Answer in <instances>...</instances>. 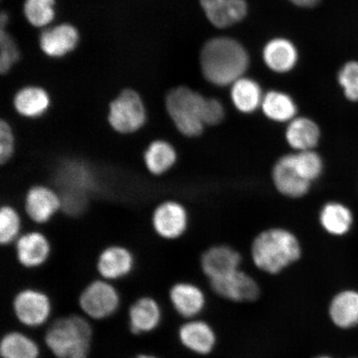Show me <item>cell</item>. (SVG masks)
<instances>
[{"instance_id":"17","label":"cell","mask_w":358,"mask_h":358,"mask_svg":"<svg viewBox=\"0 0 358 358\" xmlns=\"http://www.w3.org/2000/svg\"><path fill=\"white\" fill-rule=\"evenodd\" d=\"M330 324L343 332L358 328V289L344 287L335 292L327 306Z\"/></svg>"},{"instance_id":"11","label":"cell","mask_w":358,"mask_h":358,"mask_svg":"<svg viewBox=\"0 0 358 358\" xmlns=\"http://www.w3.org/2000/svg\"><path fill=\"white\" fill-rule=\"evenodd\" d=\"M208 283L217 296L231 303H253L262 292L257 280L243 268L222 278L209 280Z\"/></svg>"},{"instance_id":"14","label":"cell","mask_w":358,"mask_h":358,"mask_svg":"<svg viewBox=\"0 0 358 358\" xmlns=\"http://www.w3.org/2000/svg\"><path fill=\"white\" fill-rule=\"evenodd\" d=\"M52 97L48 90L38 85H27L15 92L12 107L15 115L27 122L42 120L50 113Z\"/></svg>"},{"instance_id":"21","label":"cell","mask_w":358,"mask_h":358,"mask_svg":"<svg viewBox=\"0 0 358 358\" xmlns=\"http://www.w3.org/2000/svg\"><path fill=\"white\" fill-rule=\"evenodd\" d=\"M208 20L219 29L243 21L248 12L245 0H199Z\"/></svg>"},{"instance_id":"26","label":"cell","mask_w":358,"mask_h":358,"mask_svg":"<svg viewBox=\"0 0 358 358\" xmlns=\"http://www.w3.org/2000/svg\"><path fill=\"white\" fill-rule=\"evenodd\" d=\"M261 110L272 122L287 124L298 115V106L292 97L280 91H270L264 95Z\"/></svg>"},{"instance_id":"7","label":"cell","mask_w":358,"mask_h":358,"mask_svg":"<svg viewBox=\"0 0 358 358\" xmlns=\"http://www.w3.org/2000/svg\"><path fill=\"white\" fill-rule=\"evenodd\" d=\"M190 215L182 201L166 199L158 201L150 214V227L159 239L174 241L182 238L189 230Z\"/></svg>"},{"instance_id":"33","label":"cell","mask_w":358,"mask_h":358,"mask_svg":"<svg viewBox=\"0 0 358 358\" xmlns=\"http://www.w3.org/2000/svg\"><path fill=\"white\" fill-rule=\"evenodd\" d=\"M19 138L15 124L10 119H0V165L4 166L15 158Z\"/></svg>"},{"instance_id":"4","label":"cell","mask_w":358,"mask_h":358,"mask_svg":"<svg viewBox=\"0 0 358 358\" xmlns=\"http://www.w3.org/2000/svg\"><path fill=\"white\" fill-rule=\"evenodd\" d=\"M150 120V112L144 97L132 87L120 90L107 105L105 122L116 136H137L145 131Z\"/></svg>"},{"instance_id":"29","label":"cell","mask_w":358,"mask_h":358,"mask_svg":"<svg viewBox=\"0 0 358 358\" xmlns=\"http://www.w3.org/2000/svg\"><path fill=\"white\" fill-rule=\"evenodd\" d=\"M0 356L2 358H38V343L28 335L10 331L4 334L0 341Z\"/></svg>"},{"instance_id":"39","label":"cell","mask_w":358,"mask_h":358,"mask_svg":"<svg viewBox=\"0 0 358 358\" xmlns=\"http://www.w3.org/2000/svg\"><path fill=\"white\" fill-rule=\"evenodd\" d=\"M348 358H358V357H348Z\"/></svg>"},{"instance_id":"3","label":"cell","mask_w":358,"mask_h":358,"mask_svg":"<svg viewBox=\"0 0 358 358\" xmlns=\"http://www.w3.org/2000/svg\"><path fill=\"white\" fill-rule=\"evenodd\" d=\"M93 330L85 317L71 315L59 317L48 326L44 343L57 358H88Z\"/></svg>"},{"instance_id":"8","label":"cell","mask_w":358,"mask_h":358,"mask_svg":"<svg viewBox=\"0 0 358 358\" xmlns=\"http://www.w3.org/2000/svg\"><path fill=\"white\" fill-rule=\"evenodd\" d=\"M17 264L27 270L46 265L53 252L50 236L43 228L29 227L12 245Z\"/></svg>"},{"instance_id":"15","label":"cell","mask_w":358,"mask_h":358,"mask_svg":"<svg viewBox=\"0 0 358 358\" xmlns=\"http://www.w3.org/2000/svg\"><path fill=\"white\" fill-rule=\"evenodd\" d=\"M178 338L187 351L199 357L211 355L218 343L216 329L209 322L201 317L185 320L179 327Z\"/></svg>"},{"instance_id":"36","label":"cell","mask_w":358,"mask_h":358,"mask_svg":"<svg viewBox=\"0 0 358 358\" xmlns=\"http://www.w3.org/2000/svg\"><path fill=\"white\" fill-rule=\"evenodd\" d=\"M294 6L304 8H310L317 6L321 0H288Z\"/></svg>"},{"instance_id":"24","label":"cell","mask_w":358,"mask_h":358,"mask_svg":"<svg viewBox=\"0 0 358 358\" xmlns=\"http://www.w3.org/2000/svg\"><path fill=\"white\" fill-rule=\"evenodd\" d=\"M262 57L268 69L276 73H286L296 65L298 51L289 40L277 38L266 44Z\"/></svg>"},{"instance_id":"37","label":"cell","mask_w":358,"mask_h":358,"mask_svg":"<svg viewBox=\"0 0 358 358\" xmlns=\"http://www.w3.org/2000/svg\"><path fill=\"white\" fill-rule=\"evenodd\" d=\"M134 358H158L155 355H146V353H143V355H138L136 357H134Z\"/></svg>"},{"instance_id":"2","label":"cell","mask_w":358,"mask_h":358,"mask_svg":"<svg viewBox=\"0 0 358 358\" xmlns=\"http://www.w3.org/2000/svg\"><path fill=\"white\" fill-rule=\"evenodd\" d=\"M250 253L258 271L278 275L299 262L303 248L294 232L284 227H271L255 237Z\"/></svg>"},{"instance_id":"6","label":"cell","mask_w":358,"mask_h":358,"mask_svg":"<svg viewBox=\"0 0 358 358\" xmlns=\"http://www.w3.org/2000/svg\"><path fill=\"white\" fill-rule=\"evenodd\" d=\"M19 207L24 214L26 225L44 228L51 224L62 213L60 192L50 183L36 182L22 194Z\"/></svg>"},{"instance_id":"9","label":"cell","mask_w":358,"mask_h":358,"mask_svg":"<svg viewBox=\"0 0 358 358\" xmlns=\"http://www.w3.org/2000/svg\"><path fill=\"white\" fill-rule=\"evenodd\" d=\"M120 298L118 290L104 279L92 280L79 296V306L92 320H106L118 310Z\"/></svg>"},{"instance_id":"30","label":"cell","mask_w":358,"mask_h":358,"mask_svg":"<svg viewBox=\"0 0 358 358\" xmlns=\"http://www.w3.org/2000/svg\"><path fill=\"white\" fill-rule=\"evenodd\" d=\"M8 13L0 16V73L7 75L21 59V52L13 36L8 32Z\"/></svg>"},{"instance_id":"19","label":"cell","mask_w":358,"mask_h":358,"mask_svg":"<svg viewBox=\"0 0 358 358\" xmlns=\"http://www.w3.org/2000/svg\"><path fill=\"white\" fill-rule=\"evenodd\" d=\"M271 179L277 192L291 199L303 198L312 186V183L304 180L295 169L292 153L282 155L275 161Z\"/></svg>"},{"instance_id":"35","label":"cell","mask_w":358,"mask_h":358,"mask_svg":"<svg viewBox=\"0 0 358 358\" xmlns=\"http://www.w3.org/2000/svg\"><path fill=\"white\" fill-rule=\"evenodd\" d=\"M226 116V110L221 101L216 98H206L203 122L206 127H217Z\"/></svg>"},{"instance_id":"20","label":"cell","mask_w":358,"mask_h":358,"mask_svg":"<svg viewBox=\"0 0 358 358\" xmlns=\"http://www.w3.org/2000/svg\"><path fill=\"white\" fill-rule=\"evenodd\" d=\"M38 43L44 55L50 58H62L78 47L80 33L73 24L62 22L44 29L39 36Z\"/></svg>"},{"instance_id":"31","label":"cell","mask_w":358,"mask_h":358,"mask_svg":"<svg viewBox=\"0 0 358 358\" xmlns=\"http://www.w3.org/2000/svg\"><path fill=\"white\" fill-rule=\"evenodd\" d=\"M56 6V0H24L22 11L31 26L46 29L55 20Z\"/></svg>"},{"instance_id":"34","label":"cell","mask_w":358,"mask_h":358,"mask_svg":"<svg viewBox=\"0 0 358 358\" xmlns=\"http://www.w3.org/2000/svg\"><path fill=\"white\" fill-rule=\"evenodd\" d=\"M338 83L348 100L358 101V62H349L338 73Z\"/></svg>"},{"instance_id":"18","label":"cell","mask_w":358,"mask_h":358,"mask_svg":"<svg viewBox=\"0 0 358 358\" xmlns=\"http://www.w3.org/2000/svg\"><path fill=\"white\" fill-rule=\"evenodd\" d=\"M243 257L231 245L220 244L210 246L200 257V268L209 280L222 278L241 270Z\"/></svg>"},{"instance_id":"13","label":"cell","mask_w":358,"mask_h":358,"mask_svg":"<svg viewBox=\"0 0 358 358\" xmlns=\"http://www.w3.org/2000/svg\"><path fill=\"white\" fill-rule=\"evenodd\" d=\"M143 168L152 178L166 176L176 167L179 160L177 147L168 138L161 136L149 138L141 152Z\"/></svg>"},{"instance_id":"10","label":"cell","mask_w":358,"mask_h":358,"mask_svg":"<svg viewBox=\"0 0 358 358\" xmlns=\"http://www.w3.org/2000/svg\"><path fill=\"white\" fill-rule=\"evenodd\" d=\"M12 307L16 320L29 328L46 324L52 313V303L48 294L34 288L20 290L13 297Z\"/></svg>"},{"instance_id":"27","label":"cell","mask_w":358,"mask_h":358,"mask_svg":"<svg viewBox=\"0 0 358 358\" xmlns=\"http://www.w3.org/2000/svg\"><path fill=\"white\" fill-rule=\"evenodd\" d=\"M319 221L327 234L334 236H343L351 230L353 215L346 205L338 201H329L322 207Z\"/></svg>"},{"instance_id":"32","label":"cell","mask_w":358,"mask_h":358,"mask_svg":"<svg viewBox=\"0 0 358 358\" xmlns=\"http://www.w3.org/2000/svg\"><path fill=\"white\" fill-rule=\"evenodd\" d=\"M295 169L304 180L313 183L319 179L324 172V160L315 150L293 152Z\"/></svg>"},{"instance_id":"23","label":"cell","mask_w":358,"mask_h":358,"mask_svg":"<svg viewBox=\"0 0 358 358\" xmlns=\"http://www.w3.org/2000/svg\"><path fill=\"white\" fill-rule=\"evenodd\" d=\"M285 140L294 152L315 150L321 140L320 125L307 116H296L286 125Z\"/></svg>"},{"instance_id":"22","label":"cell","mask_w":358,"mask_h":358,"mask_svg":"<svg viewBox=\"0 0 358 358\" xmlns=\"http://www.w3.org/2000/svg\"><path fill=\"white\" fill-rule=\"evenodd\" d=\"M129 329L131 334L140 335L153 332L162 320V310L158 301L150 296L134 301L128 311Z\"/></svg>"},{"instance_id":"5","label":"cell","mask_w":358,"mask_h":358,"mask_svg":"<svg viewBox=\"0 0 358 358\" xmlns=\"http://www.w3.org/2000/svg\"><path fill=\"white\" fill-rule=\"evenodd\" d=\"M206 98L187 86L173 87L166 93L165 111L173 128L182 137L196 138L203 134Z\"/></svg>"},{"instance_id":"12","label":"cell","mask_w":358,"mask_h":358,"mask_svg":"<svg viewBox=\"0 0 358 358\" xmlns=\"http://www.w3.org/2000/svg\"><path fill=\"white\" fill-rule=\"evenodd\" d=\"M136 265V255L124 243L106 244L96 258L97 274L101 279L108 281L125 278L131 274Z\"/></svg>"},{"instance_id":"1","label":"cell","mask_w":358,"mask_h":358,"mask_svg":"<svg viewBox=\"0 0 358 358\" xmlns=\"http://www.w3.org/2000/svg\"><path fill=\"white\" fill-rule=\"evenodd\" d=\"M250 65L248 51L230 37H216L206 42L200 52L201 73L217 87L231 86L244 77Z\"/></svg>"},{"instance_id":"28","label":"cell","mask_w":358,"mask_h":358,"mask_svg":"<svg viewBox=\"0 0 358 358\" xmlns=\"http://www.w3.org/2000/svg\"><path fill=\"white\" fill-rule=\"evenodd\" d=\"M26 229V220L19 206L1 201L0 208V244L10 248Z\"/></svg>"},{"instance_id":"16","label":"cell","mask_w":358,"mask_h":358,"mask_svg":"<svg viewBox=\"0 0 358 358\" xmlns=\"http://www.w3.org/2000/svg\"><path fill=\"white\" fill-rule=\"evenodd\" d=\"M169 299L174 311L185 320L200 317L208 306L205 291L190 281H178L172 285Z\"/></svg>"},{"instance_id":"25","label":"cell","mask_w":358,"mask_h":358,"mask_svg":"<svg viewBox=\"0 0 358 358\" xmlns=\"http://www.w3.org/2000/svg\"><path fill=\"white\" fill-rule=\"evenodd\" d=\"M261 86L248 78H241L231 85L230 97L232 105L241 114L250 115L261 109L263 97Z\"/></svg>"},{"instance_id":"38","label":"cell","mask_w":358,"mask_h":358,"mask_svg":"<svg viewBox=\"0 0 358 358\" xmlns=\"http://www.w3.org/2000/svg\"><path fill=\"white\" fill-rule=\"evenodd\" d=\"M313 358H336L333 355H327V353H322V355H317Z\"/></svg>"}]
</instances>
